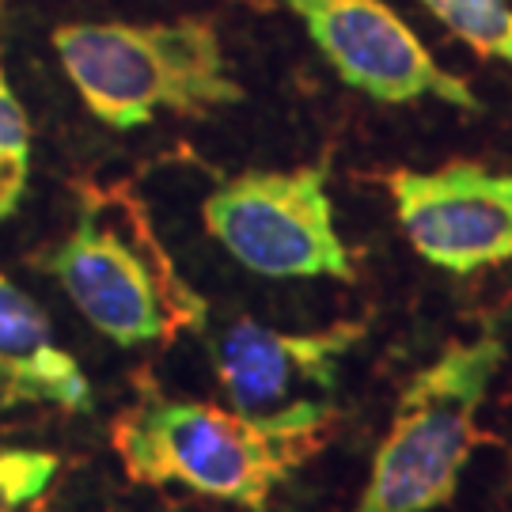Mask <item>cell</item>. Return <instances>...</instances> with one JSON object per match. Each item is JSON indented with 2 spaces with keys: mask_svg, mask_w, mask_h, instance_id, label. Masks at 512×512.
Returning a JSON list of instances; mask_svg holds the SVG:
<instances>
[{
  "mask_svg": "<svg viewBox=\"0 0 512 512\" xmlns=\"http://www.w3.org/2000/svg\"><path fill=\"white\" fill-rule=\"evenodd\" d=\"M387 190L406 243L429 266L467 277L512 262V175L448 160L437 171L399 167Z\"/></svg>",
  "mask_w": 512,
  "mask_h": 512,
  "instance_id": "ba28073f",
  "label": "cell"
},
{
  "mask_svg": "<svg viewBox=\"0 0 512 512\" xmlns=\"http://www.w3.org/2000/svg\"><path fill=\"white\" fill-rule=\"evenodd\" d=\"M54 50L84 107L110 129L148 126L156 114L198 118L243 103L220 46L202 16L175 23H61Z\"/></svg>",
  "mask_w": 512,
  "mask_h": 512,
  "instance_id": "3957f363",
  "label": "cell"
},
{
  "mask_svg": "<svg viewBox=\"0 0 512 512\" xmlns=\"http://www.w3.org/2000/svg\"><path fill=\"white\" fill-rule=\"evenodd\" d=\"M57 475V456L50 452H0V512H12L38 494Z\"/></svg>",
  "mask_w": 512,
  "mask_h": 512,
  "instance_id": "7c38bea8",
  "label": "cell"
},
{
  "mask_svg": "<svg viewBox=\"0 0 512 512\" xmlns=\"http://www.w3.org/2000/svg\"><path fill=\"white\" fill-rule=\"evenodd\" d=\"M110 444L141 486H183L190 494L266 512L327 433L277 429L198 399L167 395L148 372L133 376V399L110 425Z\"/></svg>",
  "mask_w": 512,
  "mask_h": 512,
  "instance_id": "7a4b0ae2",
  "label": "cell"
},
{
  "mask_svg": "<svg viewBox=\"0 0 512 512\" xmlns=\"http://www.w3.org/2000/svg\"><path fill=\"white\" fill-rule=\"evenodd\" d=\"M46 403L65 414L92 410V384L57 346L50 315L0 274V406Z\"/></svg>",
  "mask_w": 512,
  "mask_h": 512,
  "instance_id": "9c48e42d",
  "label": "cell"
},
{
  "mask_svg": "<svg viewBox=\"0 0 512 512\" xmlns=\"http://www.w3.org/2000/svg\"><path fill=\"white\" fill-rule=\"evenodd\" d=\"M501 365L505 342L494 330L440 349L437 361L403 387L353 512H437L452 505L459 478L486 440L478 410Z\"/></svg>",
  "mask_w": 512,
  "mask_h": 512,
  "instance_id": "277c9868",
  "label": "cell"
},
{
  "mask_svg": "<svg viewBox=\"0 0 512 512\" xmlns=\"http://www.w3.org/2000/svg\"><path fill=\"white\" fill-rule=\"evenodd\" d=\"M293 12L338 80L376 103L399 107L437 99L463 114L482 103L467 80L452 76L421 46L406 19L384 0H277Z\"/></svg>",
  "mask_w": 512,
  "mask_h": 512,
  "instance_id": "52a82bcc",
  "label": "cell"
},
{
  "mask_svg": "<svg viewBox=\"0 0 512 512\" xmlns=\"http://www.w3.org/2000/svg\"><path fill=\"white\" fill-rule=\"evenodd\" d=\"M365 323L346 319L323 330H274L251 315L220 330L209 346L228 406L277 429L327 433L338 414V376Z\"/></svg>",
  "mask_w": 512,
  "mask_h": 512,
  "instance_id": "8992f818",
  "label": "cell"
},
{
  "mask_svg": "<svg viewBox=\"0 0 512 512\" xmlns=\"http://www.w3.org/2000/svg\"><path fill=\"white\" fill-rule=\"evenodd\" d=\"M429 16L486 61L512 65V4L509 0H418Z\"/></svg>",
  "mask_w": 512,
  "mask_h": 512,
  "instance_id": "30bf717a",
  "label": "cell"
},
{
  "mask_svg": "<svg viewBox=\"0 0 512 512\" xmlns=\"http://www.w3.org/2000/svg\"><path fill=\"white\" fill-rule=\"evenodd\" d=\"M327 164L293 171H247L202 202L205 232L258 277H334L357 266L334 224Z\"/></svg>",
  "mask_w": 512,
  "mask_h": 512,
  "instance_id": "5b68a950",
  "label": "cell"
},
{
  "mask_svg": "<svg viewBox=\"0 0 512 512\" xmlns=\"http://www.w3.org/2000/svg\"><path fill=\"white\" fill-rule=\"evenodd\" d=\"M31 179V118L0 65V224L12 217Z\"/></svg>",
  "mask_w": 512,
  "mask_h": 512,
  "instance_id": "8fae6325",
  "label": "cell"
},
{
  "mask_svg": "<svg viewBox=\"0 0 512 512\" xmlns=\"http://www.w3.org/2000/svg\"><path fill=\"white\" fill-rule=\"evenodd\" d=\"M31 266L54 277L73 308L114 346L171 342L209 319V304L179 274L145 202L126 183L76 186L69 236L35 251Z\"/></svg>",
  "mask_w": 512,
  "mask_h": 512,
  "instance_id": "6da1fadb",
  "label": "cell"
}]
</instances>
